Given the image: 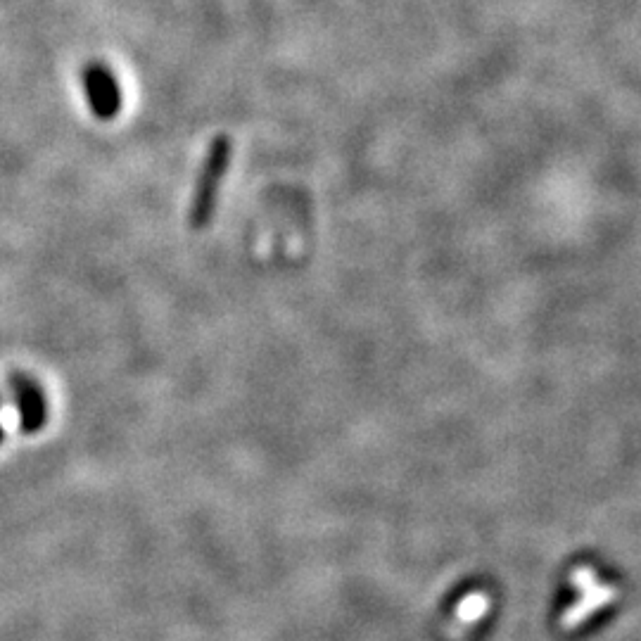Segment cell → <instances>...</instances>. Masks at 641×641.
<instances>
[{"label":"cell","mask_w":641,"mask_h":641,"mask_svg":"<svg viewBox=\"0 0 641 641\" xmlns=\"http://www.w3.org/2000/svg\"><path fill=\"white\" fill-rule=\"evenodd\" d=\"M81 86H84L88 107L93 117L100 122H112L122 112V88H119L114 72L103 62H88L81 69Z\"/></svg>","instance_id":"obj_2"},{"label":"cell","mask_w":641,"mask_h":641,"mask_svg":"<svg viewBox=\"0 0 641 641\" xmlns=\"http://www.w3.org/2000/svg\"><path fill=\"white\" fill-rule=\"evenodd\" d=\"M0 406H3V397H0Z\"/></svg>","instance_id":"obj_5"},{"label":"cell","mask_w":641,"mask_h":641,"mask_svg":"<svg viewBox=\"0 0 641 641\" xmlns=\"http://www.w3.org/2000/svg\"><path fill=\"white\" fill-rule=\"evenodd\" d=\"M8 387L19 409V430L24 435H36L48 423V399L43 387L27 373H10Z\"/></svg>","instance_id":"obj_3"},{"label":"cell","mask_w":641,"mask_h":641,"mask_svg":"<svg viewBox=\"0 0 641 641\" xmlns=\"http://www.w3.org/2000/svg\"><path fill=\"white\" fill-rule=\"evenodd\" d=\"M231 152L233 143L224 133L214 136V141L209 143L205 162H202L198 181H195L193 200H190L188 221L193 231H202V228H207L209 221L214 219L221 183H224L228 164H231Z\"/></svg>","instance_id":"obj_1"},{"label":"cell","mask_w":641,"mask_h":641,"mask_svg":"<svg viewBox=\"0 0 641 641\" xmlns=\"http://www.w3.org/2000/svg\"><path fill=\"white\" fill-rule=\"evenodd\" d=\"M5 440V430H3V425H0V444H3Z\"/></svg>","instance_id":"obj_4"}]
</instances>
